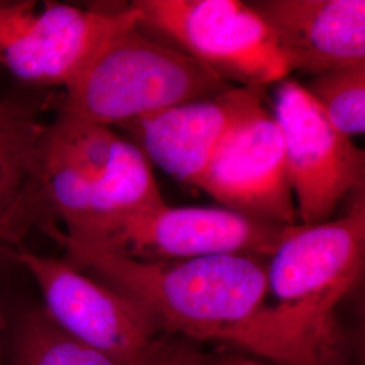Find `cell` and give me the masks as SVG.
Masks as SVG:
<instances>
[{
  "label": "cell",
  "mask_w": 365,
  "mask_h": 365,
  "mask_svg": "<svg viewBox=\"0 0 365 365\" xmlns=\"http://www.w3.org/2000/svg\"><path fill=\"white\" fill-rule=\"evenodd\" d=\"M257 363L259 361L250 360L247 357H229V359L222 360L217 365H257Z\"/></svg>",
  "instance_id": "ac0fdd59"
},
{
  "label": "cell",
  "mask_w": 365,
  "mask_h": 365,
  "mask_svg": "<svg viewBox=\"0 0 365 365\" xmlns=\"http://www.w3.org/2000/svg\"><path fill=\"white\" fill-rule=\"evenodd\" d=\"M140 365H207L202 352L187 339L161 334Z\"/></svg>",
  "instance_id": "9a60e30c"
},
{
  "label": "cell",
  "mask_w": 365,
  "mask_h": 365,
  "mask_svg": "<svg viewBox=\"0 0 365 365\" xmlns=\"http://www.w3.org/2000/svg\"><path fill=\"white\" fill-rule=\"evenodd\" d=\"M271 29L291 72L310 76L365 63L364 0L250 3Z\"/></svg>",
  "instance_id": "8fae6325"
},
{
  "label": "cell",
  "mask_w": 365,
  "mask_h": 365,
  "mask_svg": "<svg viewBox=\"0 0 365 365\" xmlns=\"http://www.w3.org/2000/svg\"><path fill=\"white\" fill-rule=\"evenodd\" d=\"M257 365H265V364H262V363H257Z\"/></svg>",
  "instance_id": "d6986e66"
},
{
  "label": "cell",
  "mask_w": 365,
  "mask_h": 365,
  "mask_svg": "<svg viewBox=\"0 0 365 365\" xmlns=\"http://www.w3.org/2000/svg\"><path fill=\"white\" fill-rule=\"evenodd\" d=\"M197 188L250 218L299 225L283 137L264 102L226 134Z\"/></svg>",
  "instance_id": "9c48e42d"
},
{
  "label": "cell",
  "mask_w": 365,
  "mask_h": 365,
  "mask_svg": "<svg viewBox=\"0 0 365 365\" xmlns=\"http://www.w3.org/2000/svg\"><path fill=\"white\" fill-rule=\"evenodd\" d=\"M133 25V3L107 9L0 1V66L30 86L66 88L107 39Z\"/></svg>",
  "instance_id": "5b68a950"
},
{
  "label": "cell",
  "mask_w": 365,
  "mask_h": 365,
  "mask_svg": "<svg viewBox=\"0 0 365 365\" xmlns=\"http://www.w3.org/2000/svg\"><path fill=\"white\" fill-rule=\"evenodd\" d=\"M43 123L34 111L0 123V259L22 248L30 230L52 237L34 178V156Z\"/></svg>",
  "instance_id": "7c38bea8"
},
{
  "label": "cell",
  "mask_w": 365,
  "mask_h": 365,
  "mask_svg": "<svg viewBox=\"0 0 365 365\" xmlns=\"http://www.w3.org/2000/svg\"><path fill=\"white\" fill-rule=\"evenodd\" d=\"M262 102V90L233 86L163 110L125 129L152 165L178 182L197 187L226 134Z\"/></svg>",
  "instance_id": "30bf717a"
},
{
  "label": "cell",
  "mask_w": 365,
  "mask_h": 365,
  "mask_svg": "<svg viewBox=\"0 0 365 365\" xmlns=\"http://www.w3.org/2000/svg\"><path fill=\"white\" fill-rule=\"evenodd\" d=\"M233 86L179 49L126 27L93 53L66 88L61 114L113 129Z\"/></svg>",
  "instance_id": "3957f363"
},
{
  "label": "cell",
  "mask_w": 365,
  "mask_h": 365,
  "mask_svg": "<svg viewBox=\"0 0 365 365\" xmlns=\"http://www.w3.org/2000/svg\"><path fill=\"white\" fill-rule=\"evenodd\" d=\"M138 26L173 41L227 83L262 90L291 69L271 29L240 0H135Z\"/></svg>",
  "instance_id": "277c9868"
},
{
  "label": "cell",
  "mask_w": 365,
  "mask_h": 365,
  "mask_svg": "<svg viewBox=\"0 0 365 365\" xmlns=\"http://www.w3.org/2000/svg\"><path fill=\"white\" fill-rule=\"evenodd\" d=\"M264 257L223 253L173 261H137L108 253L64 259L134 300L161 334L220 339L241 348L268 298Z\"/></svg>",
  "instance_id": "6da1fadb"
},
{
  "label": "cell",
  "mask_w": 365,
  "mask_h": 365,
  "mask_svg": "<svg viewBox=\"0 0 365 365\" xmlns=\"http://www.w3.org/2000/svg\"><path fill=\"white\" fill-rule=\"evenodd\" d=\"M304 90L327 122L353 140L365 131V63L312 76Z\"/></svg>",
  "instance_id": "5bb4252c"
},
{
  "label": "cell",
  "mask_w": 365,
  "mask_h": 365,
  "mask_svg": "<svg viewBox=\"0 0 365 365\" xmlns=\"http://www.w3.org/2000/svg\"><path fill=\"white\" fill-rule=\"evenodd\" d=\"M9 327V319L0 309V365H6L4 360V339H6V331Z\"/></svg>",
  "instance_id": "e0dca14e"
},
{
  "label": "cell",
  "mask_w": 365,
  "mask_h": 365,
  "mask_svg": "<svg viewBox=\"0 0 365 365\" xmlns=\"http://www.w3.org/2000/svg\"><path fill=\"white\" fill-rule=\"evenodd\" d=\"M365 257L361 195L334 221L295 225L267 261L276 324L306 365H344L346 342L334 309L359 280Z\"/></svg>",
  "instance_id": "7a4b0ae2"
},
{
  "label": "cell",
  "mask_w": 365,
  "mask_h": 365,
  "mask_svg": "<svg viewBox=\"0 0 365 365\" xmlns=\"http://www.w3.org/2000/svg\"><path fill=\"white\" fill-rule=\"evenodd\" d=\"M282 133L299 225L333 217L353 191H363L364 150L329 122L303 84L280 81L272 110Z\"/></svg>",
  "instance_id": "ba28073f"
},
{
  "label": "cell",
  "mask_w": 365,
  "mask_h": 365,
  "mask_svg": "<svg viewBox=\"0 0 365 365\" xmlns=\"http://www.w3.org/2000/svg\"><path fill=\"white\" fill-rule=\"evenodd\" d=\"M4 360L6 365H125L69 336L42 306L24 310L9 322Z\"/></svg>",
  "instance_id": "4fadbf2b"
},
{
  "label": "cell",
  "mask_w": 365,
  "mask_h": 365,
  "mask_svg": "<svg viewBox=\"0 0 365 365\" xmlns=\"http://www.w3.org/2000/svg\"><path fill=\"white\" fill-rule=\"evenodd\" d=\"M294 226L259 221L225 207H173L165 203L64 249L66 259L84 253L137 261L185 260L223 253L268 259Z\"/></svg>",
  "instance_id": "8992f818"
},
{
  "label": "cell",
  "mask_w": 365,
  "mask_h": 365,
  "mask_svg": "<svg viewBox=\"0 0 365 365\" xmlns=\"http://www.w3.org/2000/svg\"><path fill=\"white\" fill-rule=\"evenodd\" d=\"M33 111L31 108L25 107V106L16 105V103H10V102H4L0 101V123L7 122L14 118L21 117L25 115L27 113Z\"/></svg>",
  "instance_id": "2e32d148"
},
{
  "label": "cell",
  "mask_w": 365,
  "mask_h": 365,
  "mask_svg": "<svg viewBox=\"0 0 365 365\" xmlns=\"http://www.w3.org/2000/svg\"><path fill=\"white\" fill-rule=\"evenodd\" d=\"M7 260L37 283L43 310L69 336L125 365H140L161 336L155 321L128 297L68 261L16 249Z\"/></svg>",
  "instance_id": "52a82bcc"
}]
</instances>
